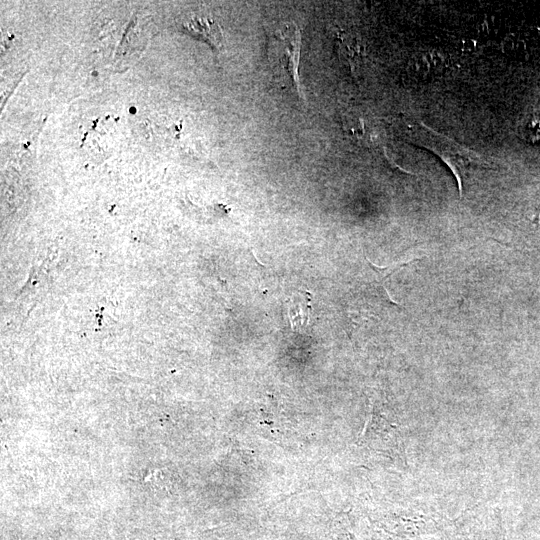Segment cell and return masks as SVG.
Here are the masks:
<instances>
[{
  "label": "cell",
  "instance_id": "cell-3",
  "mask_svg": "<svg viewBox=\"0 0 540 540\" xmlns=\"http://www.w3.org/2000/svg\"><path fill=\"white\" fill-rule=\"evenodd\" d=\"M183 27L189 33L201 37L213 48L220 50L223 45V34L220 26L208 17H192Z\"/></svg>",
  "mask_w": 540,
  "mask_h": 540
},
{
  "label": "cell",
  "instance_id": "cell-1",
  "mask_svg": "<svg viewBox=\"0 0 540 540\" xmlns=\"http://www.w3.org/2000/svg\"><path fill=\"white\" fill-rule=\"evenodd\" d=\"M407 134L411 142L431 150L449 166L457 180L460 196L463 195V180L469 170L474 167H489L491 164L475 151L422 123L410 127Z\"/></svg>",
  "mask_w": 540,
  "mask_h": 540
},
{
  "label": "cell",
  "instance_id": "cell-4",
  "mask_svg": "<svg viewBox=\"0 0 540 540\" xmlns=\"http://www.w3.org/2000/svg\"><path fill=\"white\" fill-rule=\"evenodd\" d=\"M289 319L295 331L307 327L311 313V296L308 292L294 294L289 301Z\"/></svg>",
  "mask_w": 540,
  "mask_h": 540
},
{
  "label": "cell",
  "instance_id": "cell-5",
  "mask_svg": "<svg viewBox=\"0 0 540 540\" xmlns=\"http://www.w3.org/2000/svg\"><path fill=\"white\" fill-rule=\"evenodd\" d=\"M426 540H499L496 532L483 528L482 525L471 524L459 526L457 529L446 531L437 537H430Z\"/></svg>",
  "mask_w": 540,
  "mask_h": 540
},
{
  "label": "cell",
  "instance_id": "cell-6",
  "mask_svg": "<svg viewBox=\"0 0 540 540\" xmlns=\"http://www.w3.org/2000/svg\"><path fill=\"white\" fill-rule=\"evenodd\" d=\"M521 134L528 142L540 143V110L526 116L521 126Z\"/></svg>",
  "mask_w": 540,
  "mask_h": 540
},
{
  "label": "cell",
  "instance_id": "cell-2",
  "mask_svg": "<svg viewBox=\"0 0 540 540\" xmlns=\"http://www.w3.org/2000/svg\"><path fill=\"white\" fill-rule=\"evenodd\" d=\"M268 60L278 80L303 97L299 80L301 30L294 23H283L268 33Z\"/></svg>",
  "mask_w": 540,
  "mask_h": 540
}]
</instances>
